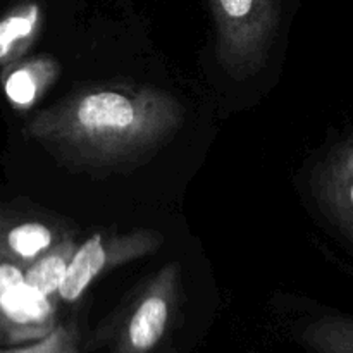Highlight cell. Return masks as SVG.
Wrapping results in <instances>:
<instances>
[{
  "instance_id": "obj_3",
  "label": "cell",
  "mask_w": 353,
  "mask_h": 353,
  "mask_svg": "<svg viewBox=\"0 0 353 353\" xmlns=\"http://www.w3.org/2000/svg\"><path fill=\"white\" fill-rule=\"evenodd\" d=\"M179 265H165L103 333L110 353H154L168 336L178 309Z\"/></svg>"
},
{
  "instance_id": "obj_8",
  "label": "cell",
  "mask_w": 353,
  "mask_h": 353,
  "mask_svg": "<svg viewBox=\"0 0 353 353\" xmlns=\"http://www.w3.org/2000/svg\"><path fill=\"white\" fill-rule=\"evenodd\" d=\"M55 243V233L40 221L0 224V261L26 268Z\"/></svg>"
},
{
  "instance_id": "obj_10",
  "label": "cell",
  "mask_w": 353,
  "mask_h": 353,
  "mask_svg": "<svg viewBox=\"0 0 353 353\" xmlns=\"http://www.w3.org/2000/svg\"><path fill=\"white\" fill-rule=\"evenodd\" d=\"M76 248L78 245L71 236L55 241L40 257L23 269V281L37 288L38 292L57 299V290L64 279Z\"/></svg>"
},
{
  "instance_id": "obj_13",
  "label": "cell",
  "mask_w": 353,
  "mask_h": 353,
  "mask_svg": "<svg viewBox=\"0 0 353 353\" xmlns=\"http://www.w3.org/2000/svg\"><path fill=\"white\" fill-rule=\"evenodd\" d=\"M21 281H23V268L12 262L0 261V300L12 286L19 285Z\"/></svg>"
},
{
  "instance_id": "obj_4",
  "label": "cell",
  "mask_w": 353,
  "mask_h": 353,
  "mask_svg": "<svg viewBox=\"0 0 353 353\" xmlns=\"http://www.w3.org/2000/svg\"><path fill=\"white\" fill-rule=\"evenodd\" d=\"M157 247L159 238L150 231H133L109 240H105L102 234H93L76 248L57 290V299L68 303L76 302L105 271V268H114L147 255Z\"/></svg>"
},
{
  "instance_id": "obj_5",
  "label": "cell",
  "mask_w": 353,
  "mask_h": 353,
  "mask_svg": "<svg viewBox=\"0 0 353 353\" xmlns=\"http://www.w3.org/2000/svg\"><path fill=\"white\" fill-rule=\"evenodd\" d=\"M310 186L321 212L353 247V130L314 169Z\"/></svg>"
},
{
  "instance_id": "obj_7",
  "label": "cell",
  "mask_w": 353,
  "mask_h": 353,
  "mask_svg": "<svg viewBox=\"0 0 353 353\" xmlns=\"http://www.w3.org/2000/svg\"><path fill=\"white\" fill-rule=\"evenodd\" d=\"M2 76L3 93L16 109H28L45 93L57 76V64L48 57L28 59L7 65Z\"/></svg>"
},
{
  "instance_id": "obj_6",
  "label": "cell",
  "mask_w": 353,
  "mask_h": 353,
  "mask_svg": "<svg viewBox=\"0 0 353 353\" xmlns=\"http://www.w3.org/2000/svg\"><path fill=\"white\" fill-rule=\"evenodd\" d=\"M55 296L21 281L0 300V347L28 343L55 327Z\"/></svg>"
},
{
  "instance_id": "obj_11",
  "label": "cell",
  "mask_w": 353,
  "mask_h": 353,
  "mask_svg": "<svg viewBox=\"0 0 353 353\" xmlns=\"http://www.w3.org/2000/svg\"><path fill=\"white\" fill-rule=\"evenodd\" d=\"M299 341L312 353H353V317H317L300 330Z\"/></svg>"
},
{
  "instance_id": "obj_1",
  "label": "cell",
  "mask_w": 353,
  "mask_h": 353,
  "mask_svg": "<svg viewBox=\"0 0 353 353\" xmlns=\"http://www.w3.org/2000/svg\"><path fill=\"white\" fill-rule=\"evenodd\" d=\"M185 109L152 86H100L33 117L26 134L68 164L121 168L150 157L174 138Z\"/></svg>"
},
{
  "instance_id": "obj_12",
  "label": "cell",
  "mask_w": 353,
  "mask_h": 353,
  "mask_svg": "<svg viewBox=\"0 0 353 353\" xmlns=\"http://www.w3.org/2000/svg\"><path fill=\"white\" fill-rule=\"evenodd\" d=\"M0 353H81L79 334L72 324H55L54 330L34 341L0 347Z\"/></svg>"
},
{
  "instance_id": "obj_9",
  "label": "cell",
  "mask_w": 353,
  "mask_h": 353,
  "mask_svg": "<svg viewBox=\"0 0 353 353\" xmlns=\"http://www.w3.org/2000/svg\"><path fill=\"white\" fill-rule=\"evenodd\" d=\"M38 2H23L0 19V68L14 64L37 40L41 28Z\"/></svg>"
},
{
  "instance_id": "obj_2",
  "label": "cell",
  "mask_w": 353,
  "mask_h": 353,
  "mask_svg": "<svg viewBox=\"0 0 353 353\" xmlns=\"http://www.w3.org/2000/svg\"><path fill=\"white\" fill-rule=\"evenodd\" d=\"M216 55L236 79L259 72L268 59L281 16V0H210Z\"/></svg>"
}]
</instances>
